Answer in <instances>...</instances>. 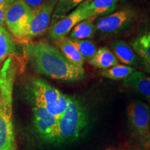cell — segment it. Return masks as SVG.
Masks as SVG:
<instances>
[{
    "label": "cell",
    "mask_w": 150,
    "mask_h": 150,
    "mask_svg": "<svg viewBox=\"0 0 150 150\" xmlns=\"http://www.w3.org/2000/svg\"><path fill=\"white\" fill-rule=\"evenodd\" d=\"M24 50L31 65L39 74L65 82L79 81L85 78L84 70L74 66L48 42H28Z\"/></svg>",
    "instance_id": "1"
},
{
    "label": "cell",
    "mask_w": 150,
    "mask_h": 150,
    "mask_svg": "<svg viewBox=\"0 0 150 150\" xmlns=\"http://www.w3.org/2000/svg\"><path fill=\"white\" fill-rule=\"evenodd\" d=\"M16 68L9 57L0 70V150H15V134L12 121L13 89Z\"/></svg>",
    "instance_id": "2"
},
{
    "label": "cell",
    "mask_w": 150,
    "mask_h": 150,
    "mask_svg": "<svg viewBox=\"0 0 150 150\" xmlns=\"http://www.w3.org/2000/svg\"><path fill=\"white\" fill-rule=\"evenodd\" d=\"M88 125V115L79 99L70 97L67 107L59 120V143L74 142L80 138Z\"/></svg>",
    "instance_id": "3"
},
{
    "label": "cell",
    "mask_w": 150,
    "mask_h": 150,
    "mask_svg": "<svg viewBox=\"0 0 150 150\" xmlns=\"http://www.w3.org/2000/svg\"><path fill=\"white\" fill-rule=\"evenodd\" d=\"M32 95L34 105L45 108L58 120L66 110L70 98L41 79L33 81Z\"/></svg>",
    "instance_id": "4"
},
{
    "label": "cell",
    "mask_w": 150,
    "mask_h": 150,
    "mask_svg": "<svg viewBox=\"0 0 150 150\" xmlns=\"http://www.w3.org/2000/svg\"><path fill=\"white\" fill-rule=\"evenodd\" d=\"M131 131L140 145L150 148V108L142 101H134L127 109Z\"/></svg>",
    "instance_id": "5"
},
{
    "label": "cell",
    "mask_w": 150,
    "mask_h": 150,
    "mask_svg": "<svg viewBox=\"0 0 150 150\" xmlns=\"http://www.w3.org/2000/svg\"><path fill=\"white\" fill-rule=\"evenodd\" d=\"M33 11L23 0H15L6 11L5 23L8 31L16 38L24 40Z\"/></svg>",
    "instance_id": "6"
},
{
    "label": "cell",
    "mask_w": 150,
    "mask_h": 150,
    "mask_svg": "<svg viewBox=\"0 0 150 150\" xmlns=\"http://www.w3.org/2000/svg\"><path fill=\"white\" fill-rule=\"evenodd\" d=\"M90 0L84 1L70 13L60 19L52 24L49 29V36L53 40H57L66 36L76 24L91 18L88 10Z\"/></svg>",
    "instance_id": "7"
},
{
    "label": "cell",
    "mask_w": 150,
    "mask_h": 150,
    "mask_svg": "<svg viewBox=\"0 0 150 150\" xmlns=\"http://www.w3.org/2000/svg\"><path fill=\"white\" fill-rule=\"evenodd\" d=\"M58 2L57 0H46L40 8L33 11L32 18L28 25L24 39L27 40L38 36L47 29Z\"/></svg>",
    "instance_id": "8"
},
{
    "label": "cell",
    "mask_w": 150,
    "mask_h": 150,
    "mask_svg": "<svg viewBox=\"0 0 150 150\" xmlns=\"http://www.w3.org/2000/svg\"><path fill=\"white\" fill-rule=\"evenodd\" d=\"M134 13L130 9H124L99 19L96 29L102 33H111L123 29L132 22Z\"/></svg>",
    "instance_id": "9"
},
{
    "label": "cell",
    "mask_w": 150,
    "mask_h": 150,
    "mask_svg": "<svg viewBox=\"0 0 150 150\" xmlns=\"http://www.w3.org/2000/svg\"><path fill=\"white\" fill-rule=\"evenodd\" d=\"M110 47L118 61L128 66L140 67L139 58L128 43L123 40H117L112 42Z\"/></svg>",
    "instance_id": "10"
},
{
    "label": "cell",
    "mask_w": 150,
    "mask_h": 150,
    "mask_svg": "<svg viewBox=\"0 0 150 150\" xmlns=\"http://www.w3.org/2000/svg\"><path fill=\"white\" fill-rule=\"evenodd\" d=\"M131 47L140 59L145 70L150 73V31L136 38L131 42Z\"/></svg>",
    "instance_id": "11"
},
{
    "label": "cell",
    "mask_w": 150,
    "mask_h": 150,
    "mask_svg": "<svg viewBox=\"0 0 150 150\" xmlns=\"http://www.w3.org/2000/svg\"><path fill=\"white\" fill-rule=\"evenodd\" d=\"M124 81L126 85L150 101V76L149 75L140 71H135Z\"/></svg>",
    "instance_id": "12"
},
{
    "label": "cell",
    "mask_w": 150,
    "mask_h": 150,
    "mask_svg": "<svg viewBox=\"0 0 150 150\" xmlns=\"http://www.w3.org/2000/svg\"><path fill=\"white\" fill-rule=\"evenodd\" d=\"M54 43L58 47L59 51L72 64L77 67L80 70H84L83 65L85 61L76 47L70 42L68 38L64 37L54 41Z\"/></svg>",
    "instance_id": "13"
},
{
    "label": "cell",
    "mask_w": 150,
    "mask_h": 150,
    "mask_svg": "<svg viewBox=\"0 0 150 150\" xmlns=\"http://www.w3.org/2000/svg\"><path fill=\"white\" fill-rule=\"evenodd\" d=\"M88 63L97 68L106 70L119 64V61L111 50L103 47L97 50L93 57L88 61Z\"/></svg>",
    "instance_id": "14"
},
{
    "label": "cell",
    "mask_w": 150,
    "mask_h": 150,
    "mask_svg": "<svg viewBox=\"0 0 150 150\" xmlns=\"http://www.w3.org/2000/svg\"><path fill=\"white\" fill-rule=\"evenodd\" d=\"M95 18L96 17H91L76 24L70 31V38L84 40L93 38L97 30L94 24Z\"/></svg>",
    "instance_id": "15"
},
{
    "label": "cell",
    "mask_w": 150,
    "mask_h": 150,
    "mask_svg": "<svg viewBox=\"0 0 150 150\" xmlns=\"http://www.w3.org/2000/svg\"><path fill=\"white\" fill-rule=\"evenodd\" d=\"M117 0H93L88 4V10L91 17L108 15L115 10Z\"/></svg>",
    "instance_id": "16"
},
{
    "label": "cell",
    "mask_w": 150,
    "mask_h": 150,
    "mask_svg": "<svg viewBox=\"0 0 150 150\" xmlns=\"http://www.w3.org/2000/svg\"><path fill=\"white\" fill-rule=\"evenodd\" d=\"M17 47L12 35L4 27H0V60L3 61L16 53Z\"/></svg>",
    "instance_id": "17"
},
{
    "label": "cell",
    "mask_w": 150,
    "mask_h": 150,
    "mask_svg": "<svg viewBox=\"0 0 150 150\" xmlns=\"http://www.w3.org/2000/svg\"><path fill=\"white\" fill-rule=\"evenodd\" d=\"M134 67L125 65H117L100 71L99 75L102 77H105L112 80L126 79L133 72H135Z\"/></svg>",
    "instance_id": "18"
},
{
    "label": "cell",
    "mask_w": 150,
    "mask_h": 150,
    "mask_svg": "<svg viewBox=\"0 0 150 150\" xmlns=\"http://www.w3.org/2000/svg\"><path fill=\"white\" fill-rule=\"evenodd\" d=\"M84 0H59L52 17V25L83 2Z\"/></svg>",
    "instance_id": "19"
},
{
    "label": "cell",
    "mask_w": 150,
    "mask_h": 150,
    "mask_svg": "<svg viewBox=\"0 0 150 150\" xmlns=\"http://www.w3.org/2000/svg\"><path fill=\"white\" fill-rule=\"evenodd\" d=\"M70 39V42L76 47L84 61L88 62L96 53L97 48L95 42L91 40Z\"/></svg>",
    "instance_id": "20"
},
{
    "label": "cell",
    "mask_w": 150,
    "mask_h": 150,
    "mask_svg": "<svg viewBox=\"0 0 150 150\" xmlns=\"http://www.w3.org/2000/svg\"><path fill=\"white\" fill-rule=\"evenodd\" d=\"M33 11L36 10L45 2L46 0H23Z\"/></svg>",
    "instance_id": "21"
},
{
    "label": "cell",
    "mask_w": 150,
    "mask_h": 150,
    "mask_svg": "<svg viewBox=\"0 0 150 150\" xmlns=\"http://www.w3.org/2000/svg\"><path fill=\"white\" fill-rule=\"evenodd\" d=\"M8 5H0V27H4L5 24L6 11Z\"/></svg>",
    "instance_id": "22"
},
{
    "label": "cell",
    "mask_w": 150,
    "mask_h": 150,
    "mask_svg": "<svg viewBox=\"0 0 150 150\" xmlns=\"http://www.w3.org/2000/svg\"><path fill=\"white\" fill-rule=\"evenodd\" d=\"M1 62H2V61H1V60H0V66H1Z\"/></svg>",
    "instance_id": "23"
},
{
    "label": "cell",
    "mask_w": 150,
    "mask_h": 150,
    "mask_svg": "<svg viewBox=\"0 0 150 150\" xmlns=\"http://www.w3.org/2000/svg\"><path fill=\"white\" fill-rule=\"evenodd\" d=\"M57 1H59V0H57Z\"/></svg>",
    "instance_id": "24"
},
{
    "label": "cell",
    "mask_w": 150,
    "mask_h": 150,
    "mask_svg": "<svg viewBox=\"0 0 150 150\" xmlns=\"http://www.w3.org/2000/svg\"><path fill=\"white\" fill-rule=\"evenodd\" d=\"M149 149V150H150V148H149V149Z\"/></svg>",
    "instance_id": "25"
}]
</instances>
